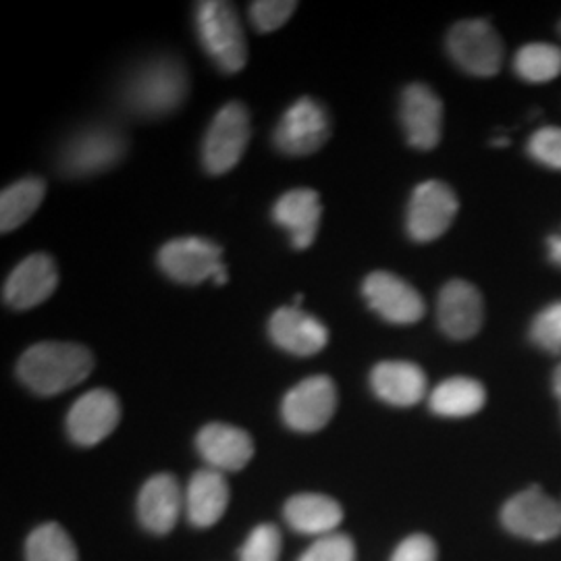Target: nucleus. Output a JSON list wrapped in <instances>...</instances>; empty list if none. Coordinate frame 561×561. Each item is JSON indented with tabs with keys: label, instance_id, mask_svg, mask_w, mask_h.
<instances>
[{
	"label": "nucleus",
	"instance_id": "72a5a7b5",
	"mask_svg": "<svg viewBox=\"0 0 561 561\" xmlns=\"http://www.w3.org/2000/svg\"><path fill=\"white\" fill-rule=\"evenodd\" d=\"M547 250H549V261L561 268V231L547 240Z\"/></svg>",
	"mask_w": 561,
	"mask_h": 561
},
{
	"label": "nucleus",
	"instance_id": "2f4dec72",
	"mask_svg": "<svg viewBox=\"0 0 561 561\" xmlns=\"http://www.w3.org/2000/svg\"><path fill=\"white\" fill-rule=\"evenodd\" d=\"M528 154L549 169L561 171V129L541 127L528 140Z\"/></svg>",
	"mask_w": 561,
	"mask_h": 561
},
{
	"label": "nucleus",
	"instance_id": "423d86ee",
	"mask_svg": "<svg viewBox=\"0 0 561 561\" xmlns=\"http://www.w3.org/2000/svg\"><path fill=\"white\" fill-rule=\"evenodd\" d=\"M503 528L533 542H547L561 535V503L549 497L541 486H528L502 507Z\"/></svg>",
	"mask_w": 561,
	"mask_h": 561
},
{
	"label": "nucleus",
	"instance_id": "6e6552de",
	"mask_svg": "<svg viewBox=\"0 0 561 561\" xmlns=\"http://www.w3.org/2000/svg\"><path fill=\"white\" fill-rule=\"evenodd\" d=\"M337 410V387L331 377L314 375L291 387L280 401V419L296 433H319Z\"/></svg>",
	"mask_w": 561,
	"mask_h": 561
},
{
	"label": "nucleus",
	"instance_id": "473e14b6",
	"mask_svg": "<svg viewBox=\"0 0 561 561\" xmlns=\"http://www.w3.org/2000/svg\"><path fill=\"white\" fill-rule=\"evenodd\" d=\"M439 560V549L437 542L433 541L428 535H410L396 547L389 561H437Z\"/></svg>",
	"mask_w": 561,
	"mask_h": 561
},
{
	"label": "nucleus",
	"instance_id": "7ed1b4c3",
	"mask_svg": "<svg viewBox=\"0 0 561 561\" xmlns=\"http://www.w3.org/2000/svg\"><path fill=\"white\" fill-rule=\"evenodd\" d=\"M196 27L206 55L219 71L225 76L240 73L248 62V44L236 9L229 2H201Z\"/></svg>",
	"mask_w": 561,
	"mask_h": 561
},
{
	"label": "nucleus",
	"instance_id": "a878e982",
	"mask_svg": "<svg viewBox=\"0 0 561 561\" xmlns=\"http://www.w3.org/2000/svg\"><path fill=\"white\" fill-rule=\"evenodd\" d=\"M25 561H80V556L69 533L57 522H46L30 533Z\"/></svg>",
	"mask_w": 561,
	"mask_h": 561
},
{
	"label": "nucleus",
	"instance_id": "f257e3e1",
	"mask_svg": "<svg viewBox=\"0 0 561 561\" xmlns=\"http://www.w3.org/2000/svg\"><path fill=\"white\" fill-rule=\"evenodd\" d=\"M94 356L80 343L42 341L27 347L18 362L20 381L36 396L53 398L85 381Z\"/></svg>",
	"mask_w": 561,
	"mask_h": 561
},
{
	"label": "nucleus",
	"instance_id": "dca6fc26",
	"mask_svg": "<svg viewBox=\"0 0 561 561\" xmlns=\"http://www.w3.org/2000/svg\"><path fill=\"white\" fill-rule=\"evenodd\" d=\"M196 451L206 461V468L222 474L240 472L254 458V442L240 426L210 422L196 435Z\"/></svg>",
	"mask_w": 561,
	"mask_h": 561
},
{
	"label": "nucleus",
	"instance_id": "cd10ccee",
	"mask_svg": "<svg viewBox=\"0 0 561 561\" xmlns=\"http://www.w3.org/2000/svg\"><path fill=\"white\" fill-rule=\"evenodd\" d=\"M530 341L547 354H561V300L549 304L530 324Z\"/></svg>",
	"mask_w": 561,
	"mask_h": 561
},
{
	"label": "nucleus",
	"instance_id": "20e7f679",
	"mask_svg": "<svg viewBox=\"0 0 561 561\" xmlns=\"http://www.w3.org/2000/svg\"><path fill=\"white\" fill-rule=\"evenodd\" d=\"M159 266L169 279L183 285H198L208 279L225 285L229 280L221 245L202 238L167 241L159 252Z\"/></svg>",
	"mask_w": 561,
	"mask_h": 561
},
{
	"label": "nucleus",
	"instance_id": "c85d7f7f",
	"mask_svg": "<svg viewBox=\"0 0 561 561\" xmlns=\"http://www.w3.org/2000/svg\"><path fill=\"white\" fill-rule=\"evenodd\" d=\"M280 530L275 524H259L240 549V561H279Z\"/></svg>",
	"mask_w": 561,
	"mask_h": 561
},
{
	"label": "nucleus",
	"instance_id": "0eeeda50",
	"mask_svg": "<svg viewBox=\"0 0 561 561\" xmlns=\"http://www.w3.org/2000/svg\"><path fill=\"white\" fill-rule=\"evenodd\" d=\"M250 141V113L241 102L225 104L202 144V164L210 175H225L241 161Z\"/></svg>",
	"mask_w": 561,
	"mask_h": 561
},
{
	"label": "nucleus",
	"instance_id": "393cba45",
	"mask_svg": "<svg viewBox=\"0 0 561 561\" xmlns=\"http://www.w3.org/2000/svg\"><path fill=\"white\" fill-rule=\"evenodd\" d=\"M46 194V183L41 178L15 181L0 194V231H15L41 206Z\"/></svg>",
	"mask_w": 561,
	"mask_h": 561
},
{
	"label": "nucleus",
	"instance_id": "b1692460",
	"mask_svg": "<svg viewBox=\"0 0 561 561\" xmlns=\"http://www.w3.org/2000/svg\"><path fill=\"white\" fill-rule=\"evenodd\" d=\"M486 391L470 377H451L437 385L428 398L431 412L443 419H466L481 412Z\"/></svg>",
	"mask_w": 561,
	"mask_h": 561
},
{
	"label": "nucleus",
	"instance_id": "7c9ffc66",
	"mask_svg": "<svg viewBox=\"0 0 561 561\" xmlns=\"http://www.w3.org/2000/svg\"><path fill=\"white\" fill-rule=\"evenodd\" d=\"M296 9H298V2L261 0V2H252L250 20H252V25H254L256 32L271 34V32L279 30L287 21L291 20Z\"/></svg>",
	"mask_w": 561,
	"mask_h": 561
},
{
	"label": "nucleus",
	"instance_id": "5701e85b",
	"mask_svg": "<svg viewBox=\"0 0 561 561\" xmlns=\"http://www.w3.org/2000/svg\"><path fill=\"white\" fill-rule=\"evenodd\" d=\"M343 516L341 503L322 493H298L283 505V518L287 526L300 535L317 539L337 533Z\"/></svg>",
	"mask_w": 561,
	"mask_h": 561
},
{
	"label": "nucleus",
	"instance_id": "9b49d317",
	"mask_svg": "<svg viewBox=\"0 0 561 561\" xmlns=\"http://www.w3.org/2000/svg\"><path fill=\"white\" fill-rule=\"evenodd\" d=\"M460 202L443 181L421 183L408 208V236L419 243L439 240L458 215Z\"/></svg>",
	"mask_w": 561,
	"mask_h": 561
},
{
	"label": "nucleus",
	"instance_id": "4468645a",
	"mask_svg": "<svg viewBox=\"0 0 561 561\" xmlns=\"http://www.w3.org/2000/svg\"><path fill=\"white\" fill-rule=\"evenodd\" d=\"M136 512L144 530L164 537L175 528L181 514H185V491L173 474H152L141 484Z\"/></svg>",
	"mask_w": 561,
	"mask_h": 561
},
{
	"label": "nucleus",
	"instance_id": "ddd939ff",
	"mask_svg": "<svg viewBox=\"0 0 561 561\" xmlns=\"http://www.w3.org/2000/svg\"><path fill=\"white\" fill-rule=\"evenodd\" d=\"M362 294L382 321L391 324H414L424 317V300L421 294L393 273L375 271L362 283Z\"/></svg>",
	"mask_w": 561,
	"mask_h": 561
},
{
	"label": "nucleus",
	"instance_id": "39448f33",
	"mask_svg": "<svg viewBox=\"0 0 561 561\" xmlns=\"http://www.w3.org/2000/svg\"><path fill=\"white\" fill-rule=\"evenodd\" d=\"M447 50L454 62L474 78H493L502 71L503 42L489 21L456 23L447 34Z\"/></svg>",
	"mask_w": 561,
	"mask_h": 561
},
{
	"label": "nucleus",
	"instance_id": "aec40b11",
	"mask_svg": "<svg viewBox=\"0 0 561 561\" xmlns=\"http://www.w3.org/2000/svg\"><path fill=\"white\" fill-rule=\"evenodd\" d=\"M321 217V198L308 187L285 192L273 206V219L289 233L296 250H308L314 243Z\"/></svg>",
	"mask_w": 561,
	"mask_h": 561
},
{
	"label": "nucleus",
	"instance_id": "9d476101",
	"mask_svg": "<svg viewBox=\"0 0 561 561\" xmlns=\"http://www.w3.org/2000/svg\"><path fill=\"white\" fill-rule=\"evenodd\" d=\"M331 136V121L327 108L314 101L304 96L294 102L285 115L280 117L275 129V148L285 157H310L319 152Z\"/></svg>",
	"mask_w": 561,
	"mask_h": 561
},
{
	"label": "nucleus",
	"instance_id": "4be33fe9",
	"mask_svg": "<svg viewBox=\"0 0 561 561\" xmlns=\"http://www.w3.org/2000/svg\"><path fill=\"white\" fill-rule=\"evenodd\" d=\"M370 387L385 403L412 408L426 396V375L419 364L412 362H379L370 373Z\"/></svg>",
	"mask_w": 561,
	"mask_h": 561
},
{
	"label": "nucleus",
	"instance_id": "412c9836",
	"mask_svg": "<svg viewBox=\"0 0 561 561\" xmlns=\"http://www.w3.org/2000/svg\"><path fill=\"white\" fill-rule=\"evenodd\" d=\"M229 507V482L222 472L202 468L185 486V518L196 528H213Z\"/></svg>",
	"mask_w": 561,
	"mask_h": 561
},
{
	"label": "nucleus",
	"instance_id": "1a4fd4ad",
	"mask_svg": "<svg viewBox=\"0 0 561 561\" xmlns=\"http://www.w3.org/2000/svg\"><path fill=\"white\" fill-rule=\"evenodd\" d=\"M127 141L111 125H94L80 131L60 152V171L67 178H90L111 169L125 154Z\"/></svg>",
	"mask_w": 561,
	"mask_h": 561
},
{
	"label": "nucleus",
	"instance_id": "f3484780",
	"mask_svg": "<svg viewBox=\"0 0 561 561\" xmlns=\"http://www.w3.org/2000/svg\"><path fill=\"white\" fill-rule=\"evenodd\" d=\"M59 285V268L48 254H32L13 268L2 289V300L13 310H32L48 300Z\"/></svg>",
	"mask_w": 561,
	"mask_h": 561
},
{
	"label": "nucleus",
	"instance_id": "f03ea898",
	"mask_svg": "<svg viewBox=\"0 0 561 561\" xmlns=\"http://www.w3.org/2000/svg\"><path fill=\"white\" fill-rule=\"evenodd\" d=\"M190 92L185 65L175 57H157L140 65L123 88L127 113L140 119H161L180 108Z\"/></svg>",
	"mask_w": 561,
	"mask_h": 561
},
{
	"label": "nucleus",
	"instance_id": "c756f323",
	"mask_svg": "<svg viewBox=\"0 0 561 561\" xmlns=\"http://www.w3.org/2000/svg\"><path fill=\"white\" fill-rule=\"evenodd\" d=\"M298 561H358L356 542L345 533H331L312 542Z\"/></svg>",
	"mask_w": 561,
	"mask_h": 561
},
{
	"label": "nucleus",
	"instance_id": "bb28decb",
	"mask_svg": "<svg viewBox=\"0 0 561 561\" xmlns=\"http://www.w3.org/2000/svg\"><path fill=\"white\" fill-rule=\"evenodd\" d=\"M514 69L522 80L545 83L561 73V48L547 42H533L522 46L514 59Z\"/></svg>",
	"mask_w": 561,
	"mask_h": 561
},
{
	"label": "nucleus",
	"instance_id": "2eb2a0df",
	"mask_svg": "<svg viewBox=\"0 0 561 561\" xmlns=\"http://www.w3.org/2000/svg\"><path fill=\"white\" fill-rule=\"evenodd\" d=\"M401 127L416 150H433L443 134V102L428 85L412 83L401 94Z\"/></svg>",
	"mask_w": 561,
	"mask_h": 561
},
{
	"label": "nucleus",
	"instance_id": "a211bd4d",
	"mask_svg": "<svg viewBox=\"0 0 561 561\" xmlns=\"http://www.w3.org/2000/svg\"><path fill=\"white\" fill-rule=\"evenodd\" d=\"M484 304L481 291L468 280H449L437 300V321L449 340L466 341L481 331Z\"/></svg>",
	"mask_w": 561,
	"mask_h": 561
},
{
	"label": "nucleus",
	"instance_id": "f8f14e48",
	"mask_svg": "<svg viewBox=\"0 0 561 561\" xmlns=\"http://www.w3.org/2000/svg\"><path fill=\"white\" fill-rule=\"evenodd\" d=\"M119 421V398L108 389H92L71 405L65 428L76 445L94 447L113 435Z\"/></svg>",
	"mask_w": 561,
	"mask_h": 561
},
{
	"label": "nucleus",
	"instance_id": "6ab92c4d",
	"mask_svg": "<svg viewBox=\"0 0 561 561\" xmlns=\"http://www.w3.org/2000/svg\"><path fill=\"white\" fill-rule=\"evenodd\" d=\"M268 335L283 352L298 358L314 356L329 343L327 327L298 306L279 308L268 321Z\"/></svg>",
	"mask_w": 561,
	"mask_h": 561
},
{
	"label": "nucleus",
	"instance_id": "c9c22d12",
	"mask_svg": "<svg viewBox=\"0 0 561 561\" xmlns=\"http://www.w3.org/2000/svg\"><path fill=\"white\" fill-rule=\"evenodd\" d=\"M560 30H561V25H560Z\"/></svg>",
	"mask_w": 561,
	"mask_h": 561
},
{
	"label": "nucleus",
	"instance_id": "f704fd0d",
	"mask_svg": "<svg viewBox=\"0 0 561 561\" xmlns=\"http://www.w3.org/2000/svg\"><path fill=\"white\" fill-rule=\"evenodd\" d=\"M553 393H556V398H558L561 405V362L558 364L556 373H553Z\"/></svg>",
	"mask_w": 561,
	"mask_h": 561
}]
</instances>
